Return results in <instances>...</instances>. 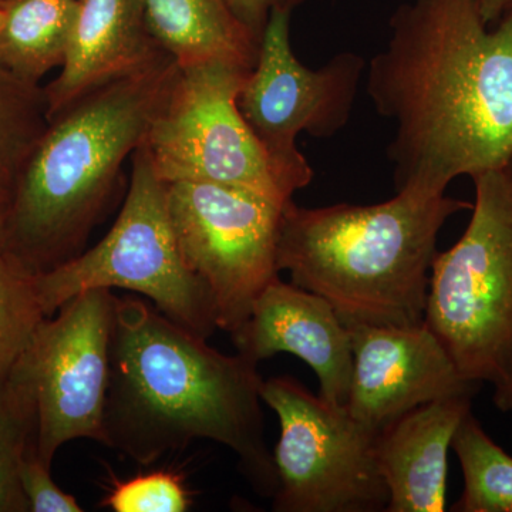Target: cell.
I'll list each match as a JSON object with an SVG mask.
<instances>
[{"label":"cell","instance_id":"obj_12","mask_svg":"<svg viewBox=\"0 0 512 512\" xmlns=\"http://www.w3.org/2000/svg\"><path fill=\"white\" fill-rule=\"evenodd\" d=\"M353 375L346 409L366 429L379 433L423 404L471 396L467 382L426 323L412 326L356 325Z\"/></svg>","mask_w":512,"mask_h":512},{"label":"cell","instance_id":"obj_23","mask_svg":"<svg viewBox=\"0 0 512 512\" xmlns=\"http://www.w3.org/2000/svg\"><path fill=\"white\" fill-rule=\"evenodd\" d=\"M20 484L30 512H82L72 494L57 487L47 467L37 456L36 443L30 446L20 466Z\"/></svg>","mask_w":512,"mask_h":512},{"label":"cell","instance_id":"obj_24","mask_svg":"<svg viewBox=\"0 0 512 512\" xmlns=\"http://www.w3.org/2000/svg\"><path fill=\"white\" fill-rule=\"evenodd\" d=\"M229 8L259 40L275 10L293 12L303 0H227Z\"/></svg>","mask_w":512,"mask_h":512},{"label":"cell","instance_id":"obj_16","mask_svg":"<svg viewBox=\"0 0 512 512\" xmlns=\"http://www.w3.org/2000/svg\"><path fill=\"white\" fill-rule=\"evenodd\" d=\"M146 8L154 36L181 67L224 62L254 69L261 40L227 0H146Z\"/></svg>","mask_w":512,"mask_h":512},{"label":"cell","instance_id":"obj_2","mask_svg":"<svg viewBox=\"0 0 512 512\" xmlns=\"http://www.w3.org/2000/svg\"><path fill=\"white\" fill-rule=\"evenodd\" d=\"M258 365L228 356L150 301L116 296L104 446L150 466L197 440L228 447L262 497H274Z\"/></svg>","mask_w":512,"mask_h":512},{"label":"cell","instance_id":"obj_11","mask_svg":"<svg viewBox=\"0 0 512 512\" xmlns=\"http://www.w3.org/2000/svg\"><path fill=\"white\" fill-rule=\"evenodd\" d=\"M114 309L109 289L80 293L40 323L18 359L35 399L37 456L47 467L70 441L104 446Z\"/></svg>","mask_w":512,"mask_h":512},{"label":"cell","instance_id":"obj_22","mask_svg":"<svg viewBox=\"0 0 512 512\" xmlns=\"http://www.w3.org/2000/svg\"><path fill=\"white\" fill-rule=\"evenodd\" d=\"M103 505L114 512H185L191 494L181 474L161 470L117 481Z\"/></svg>","mask_w":512,"mask_h":512},{"label":"cell","instance_id":"obj_18","mask_svg":"<svg viewBox=\"0 0 512 512\" xmlns=\"http://www.w3.org/2000/svg\"><path fill=\"white\" fill-rule=\"evenodd\" d=\"M451 450L463 470L464 490L451 511L512 512V457L467 413Z\"/></svg>","mask_w":512,"mask_h":512},{"label":"cell","instance_id":"obj_3","mask_svg":"<svg viewBox=\"0 0 512 512\" xmlns=\"http://www.w3.org/2000/svg\"><path fill=\"white\" fill-rule=\"evenodd\" d=\"M178 70L177 60L165 56L84 94L49 120L9 194L6 254L36 275L82 254Z\"/></svg>","mask_w":512,"mask_h":512},{"label":"cell","instance_id":"obj_5","mask_svg":"<svg viewBox=\"0 0 512 512\" xmlns=\"http://www.w3.org/2000/svg\"><path fill=\"white\" fill-rule=\"evenodd\" d=\"M473 181L466 231L431 266L424 323L467 382L495 389L512 376V161Z\"/></svg>","mask_w":512,"mask_h":512},{"label":"cell","instance_id":"obj_7","mask_svg":"<svg viewBox=\"0 0 512 512\" xmlns=\"http://www.w3.org/2000/svg\"><path fill=\"white\" fill-rule=\"evenodd\" d=\"M249 72L224 62L180 66L144 144L164 183L231 185L285 208L302 188L269 157L239 110Z\"/></svg>","mask_w":512,"mask_h":512},{"label":"cell","instance_id":"obj_1","mask_svg":"<svg viewBox=\"0 0 512 512\" xmlns=\"http://www.w3.org/2000/svg\"><path fill=\"white\" fill-rule=\"evenodd\" d=\"M366 69L367 94L393 124L397 191L446 194L458 177L512 161V15L490 26L478 0H410Z\"/></svg>","mask_w":512,"mask_h":512},{"label":"cell","instance_id":"obj_13","mask_svg":"<svg viewBox=\"0 0 512 512\" xmlns=\"http://www.w3.org/2000/svg\"><path fill=\"white\" fill-rule=\"evenodd\" d=\"M239 355L255 365L289 353L309 365L319 380V396L346 407L353 375L348 326L326 299L281 278L256 299L247 322L231 333Z\"/></svg>","mask_w":512,"mask_h":512},{"label":"cell","instance_id":"obj_14","mask_svg":"<svg viewBox=\"0 0 512 512\" xmlns=\"http://www.w3.org/2000/svg\"><path fill=\"white\" fill-rule=\"evenodd\" d=\"M168 55L148 23L146 0H79L62 72L43 87L47 119Z\"/></svg>","mask_w":512,"mask_h":512},{"label":"cell","instance_id":"obj_17","mask_svg":"<svg viewBox=\"0 0 512 512\" xmlns=\"http://www.w3.org/2000/svg\"><path fill=\"white\" fill-rule=\"evenodd\" d=\"M79 0H6L0 6V64L40 84L62 67Z\"/></svg>","mask_w":512,"mask_h":512},{"label":"cell","instance_id":"obj_25","mask_svg":"<svg viewBox=\"0 0 512 512\" xmlns=\"http://www.w3.org/2000/svg\"><path fill=\"white\" fill-rule=\"evenodd\" d=\"M478 8L484 22L493 26L505 16L512 15V0H478Z\"/></svg>","mask_w":512,"mask_h":512},{"label":"cell","instance_id":"obj_6","mask_svg":"<svg viewBox=\"0 0 512 512\" xmlns=\"http://www.w3.org/2000/svg\"><path fill=\"white\" fill-rule=\"evenodd\" d=\"M131 163L126 201L106 237L72 261L37 275L46 316L80 293L121 289L146 296L168 319L208 339L218 329L214 301L181 255L167 183L158 177L144 141Z\"/></svg>","mask_w":512,"mask_h":512},{"label":"cell","instance_id":"obj_10","mask_svg":"<svg viewBox=\"0 0 512 512\" xmlns=\"http://www.w3.org/2000/svg\"><path fill=\"white\" fill-rule=\"evenodd\" d=\"M291 16L286 10L269 16L238 107L269 157L303 190L315 173L296 138L329 140L346 127L367 62L355 52H340L319 69L303 66L291 45Z\"/></svg>","mask_w":512,"mask_h":512},{"label":"cell","instance_id":"obj_20","mask_svg":"<svg viewBox=\"0 0 512 512\" xmlns=\"http://www.w3.org/2000/svg\"><path fill=\"white\" fill-rule=\"evenodd\" d=\"M36 406L28 380L18 366L0 376V512H28L20 466L36 443Z\"/></svg>","mask_w":512,"mask_h":512},{"label":"cell","instance_id":"obj_28","mask_svg":"<svg viewBox=\"0 0 512 512\" xmlns=\"http://www.w3.org/2000/svg\"><path fill=\"white\" fill-rule=\"evenodd\" d=\"M6 0H0V6H3V3H5Z\"/></svg>","mask_w":512,"mask_h":512},{"label":"cell","instance_id":"obj_21","mask_svg":"<svg viewBox=\"0 0 512 512\" xmlns=\"http://www.w3.org/2000/svg\"><path fill=\"white\" fill-rule=\"evenodd\" d=\"M46 318L37 275L0 252V376L18 362Z\"/></svg>","mask_w":512,"mask_h":512},{"label":"cell","instance_id":"obj_27","mask_svg":"<svg viewBox=\"0 0 512 512\" xmlns=\"http://www.w3.org/2000/svg\"><path fill=\"white\" fill-rule=\"evenodd\" d=\"M9 195L0 194V252L5 251L6 217H8Z\"/></svg>","mask_w":512,"mask_h":512},{"label":"cell","instance_id":"obj_8","mask_svg":"<svg viewBox=\"0 0 512 512\" xmlns=\"http://www.w3.org/2000/svg\"><path fill=\"white\" fill-rule=\"evenodd\" d=\"M279 420L276 512L386 511L389 491L375 456L377 433L289 376L262 383Z\"/></svg>","mask_w":512,"mask_h":512},{"label":"cell","instance_id":"obj_4","mask_svg":"<svg viewBox=\"0 0 512 512\" xmlns=\"http://www.w3.org/2000/svg\"><path fill=\"white\" fill-rule=\"evenodd\" d=\"M473 207L446 194L397 191L375 205L282 211L278 269L322 296L348 328L424 322L441 228Z\"/></svg>","mask_w":512,"mask_h":512},{"label":"cell","instance_id":"obj_19","mask_svg":"<svg viewBox=\"0 0 512 512\" xmlns=\"http://www.w3.org/2000/svg\"><path fill=\"white\" fill-rule=\"evenodd\" d=\"M47 124L43 87L0 64V194H10Z\"/></svg>","mask_w":512,"mask_h":512},{"label":"cell","instance_id":"obj_9","mask_svg":"<svg viewBox=\"0 0 512 512\" xmlns=\"http://www.w3.org/2000/svg\"><path fill=\"white\" fill-rule=\"evenodd\" d=\"M167 200L185 264L210 289L218 329L231 335L279 278L284 208L244 188L201 181L167 184Z\"/></svg>","mask_w":512,"mask_h":512},{"label":"cell","instance_id":"obj_26","mask_svg":"<svg viewBox=\"0 0 512 512\" xmlns=\"http://www.w3.org/2000/svg\"><path fill=\"white\" fill-rule=\"evenodd\" d=\"M494 404L501 412H512V376L494 389Z\"/></svg>","mask_w":512,"mask_h":512},{"label":"cell","instance_id":"obj_15","mask_svg":"<svg viewBox=\"0 0 512 512\" xmlns=\"http://www.w3.org/2000/svg\"><path fill=\"white\" fill-rule=\"evenodd\" d=\"M471 396L423 404L377 433L375 456L389 504L387 512L446 511L448 451Z\"/></svg>","mask_w":512,"mask_h":512}]
</instances>
